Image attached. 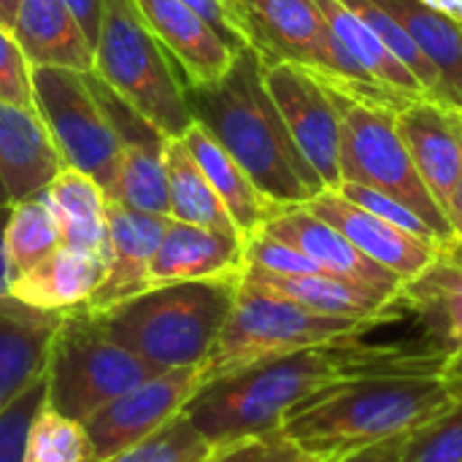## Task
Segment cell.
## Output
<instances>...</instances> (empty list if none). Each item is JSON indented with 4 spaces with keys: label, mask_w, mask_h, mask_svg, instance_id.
<instances>
[{
    "label": "cell",
    "mask_w": 462,
    "mask_h": 462,
    "mask_svg": "<svg viewBox=\"0 0 462 462\" xmlns=\"http://www.w3.org/2000/svg\"><path fill=\"white\" fill-rule=\"evenodd\" d=\"M447 355L422 344L330 341L290 355L265 357L241 371L206 382L187 403L184 417L217 449L246 436L282 428V420L309 398L357 379L436 376Z\"/></svg>",
    "instance_id": "obj_1"
},
{
    "label": "cell",
    "mask_w": 462,
    "mask_h": 462,
    "mask_svg": "<svg viewBox=\"0 0 462 462\" xmlns=\"http://www.w3.org/2000/svg\"><path fill=\"white\" fill-rule=\"evenodd\" d=\"M184 97L192 119L222 143L273 206H306L328 189L292 141L265 87V62L254 46L238 49L217 81L184 87Z\"/></svg>",
    "instance_id": "obj_2"
},
{
    "label": "cell",
    "mask_w": 462,
    "mask_h": 462,
    "mask_svg": "<svg viewBox=\"0 0 462 462\" xmlns=\"http://www.w3.org/2000/svg\"><path fill=\"white\" fill-rule=\"evenodd\" d=\"M457 403L441 374L382 376L330 387L295 406L282 430L319 462L414 433Z\"/></svg>",
    "instance_id": "obj_3"
},
{
    "label": "cell",
    "mask_w": 462,
    "mask_h": 462,
    "mask_svg": "<svg viewBox=\"0 0 462 462\" xmlns=\"http://www.w3.org/2000/svg\"><path fill=\"white\" fill-rule=\"evenodd\" d=\"M241 276L152 287L106 311H89L100 330L138 357L171 368L206 365L236 303Z\"/></svg>",
    "instance_id": "obj_4"
},
{
    "label": "cell",
    "mask_w": 462,
    "mask_h": 462,
    "mask_svg": "<svg viewBox=\"0 0 462 462\" xmlns=\"http://www.w3.org/2000/svg\"><path fill=\"white\" fill-rule=\"evenodd\" d=\"M92 70L168 138L192 127L184 76L135 0H106Z\"/></svg>",
    "instance_id": "obj_5"
},
{
    "label": "cell",
    "mask_w": 462,
    "mask_h": 462,
    "mask_svg": "<svg viewBox=\"0 0 462 462\" xmlns=\"http://www.w3.org/2000/svg\"><path fill=\"white\" fill-rule=\"evenodd\" d=\"M374 328H379V322L319 314L241 279L233 311L203 365V384L265 357L344 338H363Z\"/></svg>",
    "instance_id": "obj_6"
},
{
    "label": "cell",
    "mask_w": 462,
    "mask_h": 462,
    "mask_svg": "<svg viewBox=\"0 0 462 462\" xmlns=\"http://www.w3.org/2000/svg\"><path fill=\"white\" fill-rule=\"evenodd\" d=\"M165 374L108 338L81 306L65 311L46 365V403L68 420L87 422L111 401Z\"/></svg>",
    "instance_id": "obj_7"
},
{
    "label": "cell",
    "mask_w": 462,
    "mask_h": 462,
    "mask_svg": "<svg viewBox=\"0 0 462 462\" xmlns=\"http://www.w3.org/2000/svg\"><path fill=\"white\" fill-rule=\"evenodd\" d=\"M333 92V89H330ZM341 116V184L374 187L409 206L444 244H457L444 208L425 187L398 130V111L333 92Z\"/></svg>",
    "instance_id": "obj_8"
},
{
    "label": "cell",
    "mask_w": 462,
    "mask_h": 462,
    "mask_svg": "<svg viewBox=\"0 0 462 462\" xmlns=\"http://www.w3.org/2000/svg\"><path fill=\"white\" fill-rule=\"evenodd\" d=\"M32 92L65 168L87 173L111 198L119 176V138L87 73L32 65Z\"/></svg>",
    "instance_id": "obj_9"
},
{
    "label": "cell",
    "mask_w": 462,
    "mask_h": 462,
    "mask_svg": "<svg viewBox=\"0 0 462 462\" xmlns=\"http://www.w3.org/2000/svg\"><path fill=\"white\" fill-rule=\"evenodd\" d=\"M265 87L287 130L328 189L341 187V116L333 92L292 62L265 65Z\"/></svg>",
    "instance_id": "obj_10"
},
{
    "label": "cell",
    "mask_w": 462,
    "mask_h": 462,
    "mask_svg": "<svg viewBox=\"0 0 462 462\" xmlns=\"http://www.w3.org/2000/svg\"><path fill=\"white\" fill-rule=\"evenodd\" d=\"M203 387V365L171 368L127 395L111 401L84 422L92 441V462H106L146 441L173 417H179Z\"/></svg>",
    "instance_id": "obj_11"
},
{
    "label": "cell",
    "mask_w": 462,
    "mask_h": 462,
    "mask_svg": "<svg viewBox=\"0 0 462 462\" xmlns=\"http://www.w3.org/2000/svg\"><path fill=\"white\" fill-rule=\"evenodd\" d=\"M87 81L111 116L119 138V176L108 200L138 211L171 217L165 173V152L171 138L143 114H138L127 100H122L95 70H87Z\"/></svg>",
    "instance_id": "obj_12"
},
{
    "label": "cell",
    "mask_w": 462,
    "mask_h": 462,
    "mask_svg": "<svg viewBox=\"0 0 462 462\" xmlns=\"http://www.w3.org/2000/svg\"><path fill=\"white\" fill-rule=\"evenodd\" d=\"M306 208L338 227L365 257L395 273L403 284L420 276L444 249L436 241L406 233L398 225L365 211L363 206L346 200L338 189H322L306 203Z\"/></svg>",
    "instance_id": "obj_13"
},
{
    "label": "cell",
    "mask_w": 462,
    "mask_h": 462,
    "mask_svg": "<svg viewBox=\"0 0 462 462\" xmlns=\"http://www.w3.org/2000/svg\"><path fill=\"white\" fill-rule=\"evenodd\" d=\"M106 219H108L111 257L100 287L95 290L92 300L84 306L87 311L95 314L149 290V268L171 225V217L138 211L116 200L106 203Z\"/></svg>",
    "instance_id": "obj_14"
},
{
    "label": "cell",
    "mask_w": 462,
    "mask_h": 462,
    "mask_svg": "<svg viewBox=\"0 0 462 462\" xmlns=\"http://www.w3.org/2000/svg\"><path fill=\"white\" fill-rule=\"evenodd\" d=\"M263 230L300 249L325 273H333V276H341V279H349V282H357V284H365L390 295H401L403 282L395 273H390L387 268L365 257L338 227H333L330 222H325L306 206L279 208L265 222Z\"/></svg>",
    "instance_id": "obj_15"
},
{
    "label": "cell",
    "mask_w": 462,
    "mask_h": 462,
    "mask_svg": "<svg viewBox=\"0 0 462 462\" xmlns=\"http://www.w3.org/2000/svg\"><path fill=\"white\" fill-rule=\"evenodd\" d=\"M152 32L176 60L184 87L211 84L227 73L238 49L184 0H135ZM244 49V46H241Z\"/></svg>",
    "instance_id": "obj_16"
},
{
    "label": "cell",
    "mask_w": 462,
    "mask_h": 462,
    "mask_svg": "<svg viewBox=\"0 0 462 462\" xmlns=\"http://www.w3.org/2000/svg\"><path fill=\"white\" fill-rule=\"evenodd\" d=\"M398 130L425 187L447 214L462 179V111L422 97L398 114Z\"/></svg>",
    "instance_id": "obj_17"
},
{
    "label": "cell",
    "mask_w": 462,
    "mask_h": 462,
    "mask_svg": "<svg viewBox=\"0 0 462 462\" xmlns=\"http://www.w3.org/2000/svg\"><path fill=\"white\" fill-rule=\"evenodd\" d=\"M244 273V238L171 219L149 268V290L179 282L230 279Z\"/></svg>",
    "instance_id": "obj_18"
},
{
    "label": "cell",
    "mask_w": 462,
    "mask_h": 462,
    "mask_svg": "<svg viewBox=\"0 0 462 462\" xmlns=\"http://www.w3.org/2000/svg\"><path fill=\"white\" fill-rule=\"evenodd\" d=\"M398 303L414 314L425 341L447 360L462 352V244H449L411 282L401 287Z\"/></svg>",
    "instance_id": "obj_19"
},
{
    "label": "cell",
    "mask_w": 462,
    "mask_h": 462,
    "mask_svg": "<svg viewBox=\"0 0 462 462\" xmlns=\"http://www.w3.org/2000/svg\"><path fill=\"white\" fill-rule=\"evenodd\" d=\"M241 279L271 290L282 298H290L311 311L330 314V317H349L365 322H395L403 319L406 311L398 303V295L333 276V273H306V276H273L263 271L244 268Z\"/></svg>",
    "instance_id": "obj_20"
},
{
    "label": "cell",
    "mask_w": 462,
    "mask_h": 462,
    "mask_svg": "<svg viewBox=\"0 0 462 462\" xmlns=\"http://www.w3.org/2000/svg\"><path fill=\"white\" fill-rule=\"evenodd\" d=\"M65 311H41L0 298V411L46 374Z\"/></svg>",
    "instance_id": "obj_21"
},
{
    "label": "cell",
    "mask_w": 462,
    "mask_h": 462,
    "mask_svg": "<svg viewBox=\"0 0 462 462\" xmlns=\"http://www.w3.org/2000/svg\"><path fill=\"white\" fill-rule=\"evenodd\" d=\"M65 168L38 111L0 100V179L11 203L41 192Z\"/></svg>",
    "instance_id": "obj_22"
},
{
    "label": "cell",
    "mask_w": 462,
    "mask_h": 462,
    "mask_svg": "<svg viewBox=\"0 0 462 462\" xmlns=\"http://www.w3.org/2000/svg\"><path fill=\"white\" fill-rule=\"evenodd\" d=\"M11 32L30 65L79 73L95 68V49L65 0H22Z\"/></svg>",
    "instance_id": "obj_23"
},
{
    "label": "cell",
    "mask_w": 462,
    "mask_h": 462,
    "mask_svg": "<svg viewBox=\"0 0 462 462\" xmlns=\"http://www.w3.org/2000/svg\"><path fill=\"white\" fill-rule=\"evenodd\" d=\"M106 273V263L70 246L54 249L27 273L16 276L8 295L41 311H73L92 300Z\"/></svg>",
    "instance_id": "obj_24"
},
{
    "label": "cell",
    "mask_w": 462,
    "mask_h": 462,
    "mask_svg": "<svg viewBox=\"0 0 462 462\" xmlns=\"http://www.w3.org/2000/svg\"><path fill=\"white\" fill-rule=\"evenodd\" d=\"M60 230V244L89 252L108 265V219H106V192L95 179L76 168H62L41 192H38Z\"/></svg>",
    "instance_id": "obj_25"
},
{
    "label": "cell",
    "mask_w": 462,
    "mask_h": 462,
    "mask_svg": "<svg viewBox=\"0 0 462 462\" xmlns=\"http://www.w3.org/2000/svg\"><path fill=\"white\" fill-rule=\"evenodd\" d=\"M181 141L187 143L195 162L200 165V171L211 181L214 192L225 203L241 238L246 241L254 233H260L265 227V222L279 211V206H273L254 187V181L244 173V168L222 149V143L203 125L192 122V127L181 135Z\"/></svg>",
    "instance_id": "obj_26"
},
{
    "label": "cell",
    "mask_w": 462,
    "mask_h": 462,
    "mask_svg": "<svg viewBox=\"0 0 462 462\" xmlns=\"http://www.w3.org/2000/svg\"><path fill=\"white\" fill-rule=\"evenodd\" d=\"M317 5L322 8V16L330 24L333 35L338 38L341 49L352 57V62L368 79H374L401 95L428 100L420 79L384 46V41L344 0H317Z\"/></svg>",
    "instance_id": "obj_27"
},
{
    "label": "cell",
    "mask_w": 462,
    "mask_h": 462,
    "mask_svg": "<svg viewBox=\"0 0 462 462\" xmlns=\"http://www.w3.org/2000/svg\"><path fill=\"white\" fill-rule=\"evenodd\" d=\"M425 51L439 70L449 103L462 111V27L428 8L422 0H374Z\"/></svg>",
    "instance_id": "obj_28"
},
{
    "label": "cell",
    "mask_w": 462,
    "mask_h": 462,
    "mask_svg": "<svg viewBox=\"0 0 462 462\" xmlns=\"http://www.w3.org/2000/svg\"><path fill=\"white\" fill-rule=\"evenodd\" d=\"M165 173H168V200H171V219L241 236L233 217L227 214L225 203L214 192L211 181L195 162L192 152L181 138L168 141L165 152Z\"/></svg>",
    "instance_id": "obj_29"
},
{
    "label": "cell",
    "mask_w": 462,
    "mask_h": 462,
    "mask_svg": "<svg viewBox=\"0 0 462 462\" xmlns=\"http://www.w3.org/2000/svg\"><path fill=\"white\" fill-rule=\"evenodd\" d=\"M60 246L62 244L57 222L38 192L19 203H11V217L5 227V257L11 282L35 268Z\"/></svg>",
    "instance_id": "obj_30"
},
{
    "label": "cell",
    "mask_w": 462,
    "mask_h": 462,
    "mask_svg": "<svg viewBox=\"0 0 462 462\" xmlns=\"http://www.w3.org/2000/svg\"><path fill=\"white\" fill-rule=\"evenodd\" d=\"M382 41H384V46L420 79V84L425 87V95H428V100H436V103H447V106H452L449 103V97H447V89H444V81H441V76H439V70L433 68V62L425 57V51L414 43V38L384 11V8H379L374 0H344ZM455 108V106H452Z\"/></svg>",
    "instance_id": "obj_31"
},
{
    "label": "cell",
    "mask_w": 462,
    "mask_h": 462,
    "mask_svg": "<svg viewBox=\"0 0 462 462\" xmlns=\"http://www.w3.org/2000/svg\"><path fill=\"white\" fill-rule=\"evenodd\" d=\"M24 462H92L89 433L43 401L27 433Z\"/></svg>",
    "instance_id": "obj_32"
},
{
    "label": "cell",
    "mask_w": 462,
    "mask_h": 462,
    "mask_svg": "<svg viewBox=\"0 0 462 462\" xmlns=\"http://www.w3.org/2000/svg\"><path fill=\"white\" fill-rule=\"evenodd\" d=\"M211 455L214 447L181 411L154 436L106 462H206Z\"/></svg>",
    "instance_id": "obj_33"
},
{
    "label": "cell",
    "mask_w": 462,
    "mask_h": 462,
    "mask_svg": "<svg viewBox=\"0 0 462 462\" xmlns=\"http://www.w3.org/2000/svg\"><path fill=\"white\" fill-rule=\"evenodd\" d=\"M401 462H462V401L409 433Z\"/></svg>",
    "instance_id": "obj_34"
},
{
    "label": "cell",
    "mask_w": 462,
    "mask_h": 462,
    "mask_svg": "<svg viewBox=\"0 0 462 462\" xmlns=\"http://www.w3.org/2000/svg\"><path fill=\"white\" fill-rule=\"evenodd\" d=\"M46 401V374L0 411V462H24L27 433Z\"/></svg>",
    "instance_id": "obj_35"
},
{
    "label": "cell",
    "mask_w": 462,
    "mask_h": 462,
    "mask_svg": "<svg viewBox=\"0 0 462 462\" xmlns=\"http://www.w3.org/2000/svg\"><path fill=\"white\" fill-rule=\"evenodd\" d=\"M244 268L273 273V276H306L325 273L314 260H309L300 249L268 236L265 230L254 233L244 241Z\"/></svg>",
    "instance_id": "obj_36"
},
{
    "label": "cell",
    "mask_w": 462,
    "mask_h": 462,
    "mask_svg": "<svg viewBox=\"0 0 462 462\" xmlns=\"http://www.w3.org/2000/svg\"><path fill=\"white\" fill-rule=\"evenodd\" d=\"M206 462H319L282 428L260 436H246L233 444L217 447Z\"/></svg>",
    "instance_id": "obj_37"
},
{
    "label": "cell",
    "mask_w": 462,
    "mask_h": 462,
    "mask_svg": "<svg viewBox=\"0 0 462 462\" xmlns=\"http://www.w3.org/2000/svg\"><path fill=\"white\" fill-rule=\"evenodd\" d=\"M0 100L16 108L35 111L32 65L16 43L14 32L0 27Z\"/></svg>",
    "instance_id": "obj_38"
},
{
    "label": "cell",
    "mask_w": 462,
    "mask_h": 462,
    "mask_svg": "<svg viewBox=\"0 0 462 462\" xmlns=\"http://www.w3.org/2000/svg\"><path fill=\"white\" fill-rule=\"evenodd\" d=\"M338 192H341L346 200L363 206L365 211H371V214H376V217H382V219L398 225V227L406 230V233H414V236H420V238H428V241H436V244H441V246H449V244L439 241V236H436V233H433V230L409 208V206H403L401 200H395V198H390V195H384V192H379V189H374V187H363V184L344 181V184L338 187Z\"/></svg>",
    "instance_id": "obj_39"
},
{
    "label": "cell",
    "mask_w": 462,
    "mask_h": 462,
    "mask_svg": "<svg viewBox=\"0 0 462 462\" xmlns=\"http://www.w3.org/2000/svg\"><path fill=\"white\" fill-rule=\"evenodd\" d=\"M187 5H192L198 14H203L217 30H219V35L227 41V43H233L236 49H241V46H246L244 41H241V35H238V30H236V24H233V16H230V11H227V5H225V0H184Z\"/></svg>",
    "instance_id": "obj_40"
},
{
    "label": "cell",
    "mask_w": 462,
    "mask_h": 462,
    "mask_svg": "<svg viewBox=\"0 0 462 462\" xmlns=\"http://www.w3.org/2000/svg\"><path fill=\"white\" fill-rule=\"evenodd\" d=\"M406 439H409V433L371 444V447L357 449V452H349V455L333 462H401L403 460V449H406Z\"/></svg>",
    "instance_id": "obj_41"
},
{
    "label": "cell",
    "mask_w": 462,
    "mask_h": 462,
    "mask_svg": "<svg viewBox=\"0 0 462 462\" xmlns=\"http://www.w3.org/2000/svg\"><path fill=\"white\" fill-rule=\"evenodd\" d=\"M70 14L76 16L79 27L84 30L87 41L97 43V35H100V24H103V11H106V0H65Z\"/></svg>",
    "instance_id": "obj_42"
},
{
    "label": "cell",
    "mask_w": 462,
    "mask_h": 462,
    "mask_svg": "<svg viewBox=\"0 0 462 462\" xmlns=\"http://www.w3.org/2000/svg\"><path fill=\"white\" fill-rule=\"evenodd\" d=\"M11 217V203H0V298H8L11 276H8V257H5V227Z\"/></svg>",
    "instance_id": "obj_43"
},
{
    "label": "cell",
    "mask_w": 462,
    "mask_h": 462,
    "mask_svg": "<svg viewBox=\"0 0 462 462\" xmlns=\"http://www.w3.org/2000/svg\"><path fill=\"white\" fill-rule=\"evenodd\" d=\"M441 376H444V379H447V384L452 387L455 398L462 401V352H455V355L444 363Z\"/></svg>",
    "instance_id": "obj_44"
},
{
    "label": "cell",
    "mask_w": 462,
    "mask_h": 462,
    "mask_svg": "<svg viewBox=\"0 0 462 462\" xmlns=\"http://www.w3.org/2000/svg\"><path fill=\"white\" fill-rule=\"evenodd\" d=\"M422 3L462 27V0H422Z\"/></svg>",
    "instance_id": "obj_45"
},
{
    "label": "cell",
    "mask_w": 462,
    "mask_h": 462,
    "mask_svg": "<svg viewBox=\"0 0 462 462\" xmlns=\"http://www.w3.org/2000/svg\"><path fill=\"white\" fill-rule=\"evenodd\" d=\"M447 217H449V222H452L455 238L462 244V179L460 184H457V189H455V195H452V200H449Z\"/></svg>",
    "instance_id": "obj_46"
},
{
    "label": "cell",
    "mask_w": 462,
    "mask_h": 462,
    "mask_svg": "<svg viewBox=\"0 0 462 462\" xmlns=\"http://www.w3.org/2000/svg\"><path fill=\"white\" fill-rule=\"evenodd\" d=\"M19 3H22V0H0V27H5V30H11V27H14L16 11H19Z\"/></svg>",
    "instance_id": "obj_47"
},
{
    "label": "cell",
    "mask_w": 462,
    "mask_h": 462,
    "mask_svg": "<svg viewBox=\"0 0 462 462\" xmlns=\"http://www.w3.org/2000/svg\"><path fill=\"white\" fill-rule=\"evenodd\" d=\"M0 203H11V200H8V192H5V187H3V179H0Z\"/></svg>",
    "instance_id": "obj_48"
}]
</instances>
